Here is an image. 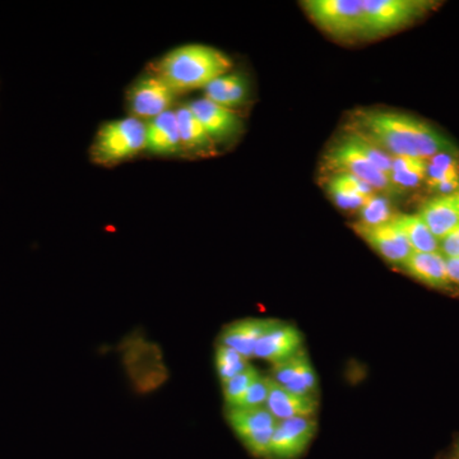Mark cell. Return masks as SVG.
<instances>
[{
    "label": "cell",
    "mask_w": 459,
    "mask_h": 459,
    "mask_svg": "<svg viewBox=\"0 0 459 459\" xmlns=\"http://www.w3.org/2000/svg\"><path fill=\"white\" fill-rule=\"evenodd\" d=\"M146 151V123L126 117L102 124L91 144L95 164L114 166Z\"/></svg>",
    "instance_id": "3957f363"
},
{
    "label": "cell",
    "mask_w": 459,
    "mask_h": 459,
    "mask_svg": "<svg viewBox=\"0 0 459 459\" xmlns=\"http://www.w3.org/2000/svg\"><path fill=\"white\" fill-rule=\"evenodd\" d=\"M351 131L367 138L392 157L428 160L439 153H458L446 135L411 115L388 110H360Z\"/></svg>",
    "instance_id": "6da1fadb"
},
{
    "label": "cell",
    "mask_w": 459,
    "mask_h": 459,
    "mask_svg": "<svg viewBox=\"0 0 459 459\" xmlns=\"http://www.w3.org/2000/svg\"><path fill=\"white\" fill-rule=\"evenodd\" d=\"M175 114L179 126L181 152L195 157L213 156L217 143L188 104L175 108Z\"/></svg>",
    "instance_id": "5bb4252c"
},
{
    "label": "cell",
    "mask_w": 459,
    "mask_h": 459,
    "mask_svg": "<svg viewBox=\"0 0 459 459\" xmlns=\"http://www.w3.org/2000/svg\"><path fill=\"white\" fill-rule=\"evenodd\" d=\"M360 223L367 226H379L392 221L395 213L391 199L383 195H373L360 208Z\"/></svg>",
    "instance_id": "cb8c5ba5"
},
{
    "label": "cell",
    "mask_w": 459,
    "mask_h": 459,
    "mask_svg": "<svg viewBox=\"0 0 459 459\" xmlns=\"http://www.w3.org/2000/svg\"><path fill=\"white\" fill-rule=\"evenodd\" d=\"M419 214L437 240L459 228V205L453 195L430 199Z\"/></svg>",
    "instance_id": "ffe728a7"
},
{
    "label": "cell",
    "mask_w": 459,
    "mask_h": 459,
    "mask_svg": "<svg viewBox=\"0 0 459 459\" xmlns=\"http://www.w3.org/2000/svg\"><path fill=\"white\" fill-rule=\"evenodd\" d=\"M429 188L439 195H451L459 188L458 153H439L428 160Z\"/></svg>",
    "instance_id": "44dd1931"
},
{
    "label": "cell",
    "mask_w": 459,
    "mask_h": 459,
    "mask_svg": "<svg viewBox=\"0 0 459 459\" xmlns=\"http://www.w3.org/2000/svg\"><path fill=\"white\" fill-rule=\"evenodd\" d=\"M188 107L201 120L216 143L238 137L243 131V122L237 111L214 104L205 98L189 102Z\"/></svg>",
    "instance_id": "8fae6325"
},
{
    "label": "cell",
    "mask_w": 459,
    "mask_h": 459,
    "mask_svg": "<svg viewBox=\"0 0 459 459\" xmlns=\"http://www.w3.org/2000/svg\"><path fill=\"white\" fill-rule=\"evenodd\" d=\"M146 151L151 155L164 157L183 153L175 108L146 123Z\"/></svg>",
    "instance_id": "9a60e30c"
},
{
    "label": "cell",
    "mask_w": 459,
    "mask_h": 459,
    "mask_svg": "<svg viewBox=\"0 0 459 459\" xmlns=\"http://www.w3.org/2000/svg\"><path fill=\"white\" fill-rule=\"evenodd\" d=\"M394 221L400 226L411 247L416 253L439 252V240L434 237L420 214H397Z\"/></svg>",
    "instance_id": "7402d4cb"
},
{
    "label": "cell",
    "mask_w": 459,
    "mask_h": 459,
    "mask_svg": "<svg viewBox=\"0 0 459 459\" xmlns=\"http://www.w3.org/2000/svg\"><path fill=\"white\" fill-rule=\"evenodd\" d=\"M228 420L247 449L259 457H270L272 435L277 420L265 407L229 409Z\"/></svg>",
    "instance_id": "ba28073f"
},
{
    "label": "cell",
    "mask_w": 459,
    "mask_h": 459,
    "mask_svg": "<svg viewBox=\"0 0 459 459\" xmlns=\"http://www.w3.org/2000/svg\"><path fill=\"white\" fill-rule=\"evenodd\" d=\"M453 195H455V201H457V204L459 205V188H458L457 192L453 193Z\"/></svg>",
    "instance_id": "1f68e13d"
},
{
    "label": "cell",
    "mask_w": 459,
    "mask_h": 459,
    "mask_svg": "<svg viewBox=\"0 0 459 459\" xmlns=\"http://www.w3.org/2000/svg\"><path fill=\"white\" fill-rule=\"evenodd\" d=\"M178 93L155 71L140 75L126 92L129 117L148 123L174 108Z\"/></svg>",
    "instance_id": "52a82bcc"
},
{
    "label": "cell",
    "mask_w": 459,
    "mask_h": 459,
    "mask_svg": "<svg viewBox=\"0 0 459 459\" xmlns=\"http://www.w3.org/2000/svg\"><path fill=\"white\" fill-rule=\"evenodd\" d=\"M276 322L273 319H246L232 323L223 329L221 344L231 347L246 359L253 358L256 343Z\"/></svg>",
    "instance_id": "2e32d148"
},
{
    "label": "cell",
    "mask_w": 459,
    "mask_h": 459,
    "mask_svg": "<svg viewBox=\"0 0 459 459\" xmlns=\"http://www.w3.org/2000/svg\"><path fill=\"white\" fill-rule=\"evenodd\" d=\"M427 160L415 159V157H394L389 177L395 188L401 193L416 188L422 181L427 180Z\"/></svg>",
    "instance_id": "603a6c76"
},
{
    "label": "cell",
    "mask_w": 459,
    "mask_h": 459,
    "mask_svg": "<svg viewBox=\"0 0 459 459\" xmlns=\"http://www.w3.org/2000/svg\"><path fill=\"white\" fill-rule=\"evenodd\" d=\"M316 406V397L292 394L272 380L270 395L264 407L277 421H282L294 418H312Z\"/></svg>",
    "instance_id": "e0dca14e"
},
{
    "label": "cell",
    "mask_w": 459,
    "mask_h": 459,
    "mask_svg": "<svg viewBox=\"0 0 459 459\" xmlns=\"http://www.w3.org/2000/svg\"><path fill=\"white\" fill-rule=\"evenodd\" d=\"M305 11L329 35L338 39L364 36L362 0H307Z\"/></svg>",
    "instance_id": "5b68a950"
},
{
    "label": "cell",
    "mask_w": 459,
    "mask_h": 459,
    "mask_svg": "<svg viewBox=\"0 0 459 459\" xmlns=\"http://www.w3.org/2000/svg\"><path fill=\"white\" fill-rule=\"evenodd\" d=\"M258 377V371L250 365L243 373L238 374L237 377H232L226 383H222L223 397H225L229 409L237 406L238 401L244 397L249 386Z\"/></svg>",
    "instance_id": "484cf974"
},
{
    "label": "cell",
    "mask_w": 459,
    "mask_h": 459,
    "mask_svg": "<svg viewBox=\"0 0 459 459\" xmlns=\"http://www.w3.org/2000/svg\"><path fill=\"white\" fill-rule=\"evenodd\" d=\"M365 38L383 36L409 26L433 7L422 0H362Z\"/></svg>",
    "instance_id": "8992f818"
},
{
    "label": "cell",
    "mask_w": 459,
    "mask_h": 459,
    "mask_svg": "<svg viewBox=\"0 0 459 459\" xmlns=\"http://www.w3.org/2000/svg\"><path fill=\"white\" fill-rule=\"evenodd\" d=\"M402 268L413 279L433 289L449 290L452 287L446 273V258L439 252H413Z\"/></svg>",
    "instance_id": "d6986e66"
},
{
    "label": "cell",
    "mask_w": 459,
    "mask_h": 459,
    "mask_svg": "<svg viewBox=\"0 0 459 459\" xmlns=\"http://www.w3.org/2000/svg\"><path fill=\"white\" fill-rule=\"evenodd\" d=\"M333 179L340 183L341 186H346V188L351 189L353 192L364 195V197H371V195L377 193V190L369 186L367 181L359 179V178L353 177V175L337 174L334 175Z\"/></svg>",
    "instance_id": "f1b7e54d"
},
{
    "label": "cell",
    "mask_w": 459,
    "mask_h": 459,
    "mask_svg": "<svg viewBox=\"0 0 459 459\" xmlns=\"http://www.w3.org/2000/svg\"><path fill=\"white\" fill-rule=\"evenodd\" d=\"M250 367L247 359L244 358L231 347L219 344L216 350V368L221 383H226L238 374L243 373Z\"/></svg>",
    "instance_id": "d4e9b609"
},
{
    "label": "cell",
    "mask_w": 459,
    "mask_h": 459,
    "mask_svg": "<svg viewBox=\"0 0 459 459\" xmlns=\"http://www.w3.org/2000/svg\"><path fill=\"white\" fill-rule=\"evenodd\" d=\"M231 66V60L221 50L208 45L188 44L169 51L152 69L181 95L204 90L217 77L228 74Z\"/></svg>",
    "instance_id": "7a4b0ae2"
},
{
    "label": "cell",
    "mask_w": 459,
    "mask_h": 459,
    "mask_svg": "<svg viewBox=\"0 0 459 459\" xmlns=\"http://www.w3.org/2000/svg\"><path fill=\"white\" fill-rule=\"evenodd\" d=\"M439 253L444 258H459V228L440 238Z\"/></svg>",
    "instance_id": "f546056e"
},
{
    "label": "cell",
    "mask_w": 459,
    "mask_h": 459,
    "mask_svg": "<svg viewBox=\"0 0 459 459\" xmlns=\"http://www.w3.org/2000/svg\"><path fill=\"white\" fill-rule=\"evenodd\" d=\"M328 193L331 198L333 199L334 204L338 207L342 208L346 211L360 210L365 202L370 197H364V195H359V193L353 192V190L346 188V186H341L336 180L332 178L328 183Z\"/></svg>",
    "instance_id": "83f0119b"
},
{
    "label": "cell",
    "mask_w": 459,
    "mask_h": 459,
    "mask_svg": "<svg viewBox=\"0 0 459 459\" xmlns=\"http://www.w3.org/2000/svg\"><path fill=\"white\" fill-rule=\"evenodd\" d=\"M204 91V98L235 110V108L246 104L249 99L250 84L246 74L228 72L213 80Z\"/></svg>",
    "instance_id": "ac0fdd59"
},
{
    "label": "cell",
    "mask_w": 459,
    "mask_h": 459,
    "mask_svg": "<svg viewBox=\"0 0 459 459\" xmlns=\"http://www.w3.org/2000/svg\"><path fill=\"white\" fill-rule=\"evenodd\" d=\"M272 377L259 376L249 386L244 397L232 409H256L264 407L270 395Z\"/></svg>",
    "instance_id": "4316f807"
},
{
    "label": "cell",
    "mask_w": 459,
    "mask_h": 459,
    "mask_svg": "<svg viewBox=\"0 0 459 459\" xmlns=\"http://www.w3.org/2000/svg\"><path fill=\"white\" fill-rule=\"evenodd\" d=\"M353 229L377 255L392 264L402 267L413 253L409 240L394 220L379 226H367L358 222Z\"/></svg>",
    "instance_id": "9c48e42d"
},
{
    "label": "cell",
    "mask_w": 459,
    "mask_h": 459,
    "mask_svg": "<svg viewBox=\"0 0 459 459\" xmlns=\"http://www.w3.org/2000/svg\"><path fill=\"white\" fill-rule=\"evenodd\" d=\"M316 424L312 418H294L277 422L272 435L270 457L294 459L309 446L316 434Z\"/></svg>",
    "instance_id": "30bf717a"
},
{
    "label": "cell",
    "mask_w": 459,
    "mask_h": 459,
    "mask_svg": "<svg viewBox=\"0 0 459 459\" xmlns=\"http://www.w3.org/2000/svg\"><path fill=\"white\" fill-rule=\"evenodd\" d=\"M272 380L287 391L305 397H316L318 389L316 371L304 351L274 364Z\"/></svg>",
    "instance_id": "7c38bea8"
},
{
    "label": "cell",
    "mask_w": 459,
    "mask_h": 459,
    "mask_svg": "<svg viewBox=\"0 0 459 459\" xmlns=\"http://www.w3.org/2000/svg\"><path fill=\"white\" fill-rule=\"evenodd\" d=\"M446 273L451 286L459 289V258H446Z\"/></svg>",
    "instance_id": "4dcf8cb0"
},
{
    "label": "cell",
    "mask_w": 459,
    "mask_h": 459,
    "mask_svg": "<svg viewBox=\"0 0 459 459\" xmlns=\"http://www.w3.org/2000/svg\"><path fill=\"white\" fill-rule=\"evenodd\" d=\"M301 346L303 338L296 328L277 320L256 343L255 356L273 365L279 364L300 352Z\"/></svg>",
    "instance_id": "4fadbf2b"
},
{
    "label": "cell",
    "mask_w": 459,
    "mask_h": 459,
    "mask_svg": "<svg viewBox=\"0 0 459 459\" xmlns=\"http://www.w3.org/2000/svg\"><path fill=\"white\" fill-rule=\"evenodd\" d=\"M325 162L328 170L336 172V175H353L367 181L377 192L385 193V195H400L389 174L377 169L370 161L369 157L362 152L352 132L347 133L329 148L325 156Z\"/></svg>",
    "instance_id": "277c9868"
},
{
    "label": "cell",
    "mask_w": 459,
    "mask_h": 459,
    "mask_svg": "<svg viewBox=\"0 0 459 459\" xmlns=\"http://www.w3.org/2000/svg\"><path fill=\"white\" fill-rule=\"evenodd\" d=\"M457 457L459 459V446H458V451H457Z\"/></svg>",
    "instance_id": "d6a6232c"
}]
</instances>
